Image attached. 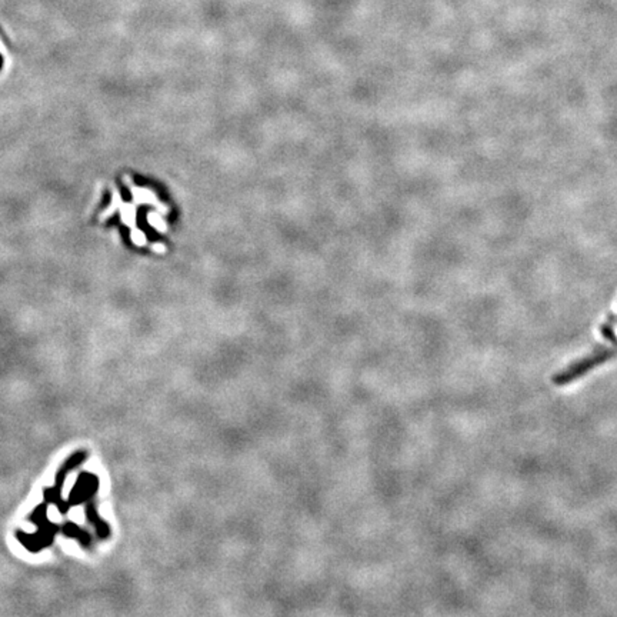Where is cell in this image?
Listing matches in <instances>:
<instances>
[{
	"label": "cell",
	"mask_w": 617,
	"mask_h": 617,
	"mask_svg": "<svg viewBox=\"0 0 617 617\" xmlns=\"http://www.w3.org/2000/svg\"><path fill=\"white\" fill-rule=\"evenodd\" d=\"M613 356H615V352H613V350L599 349V350L593 352L590 356H587V357H585V359L576 361L574 364H571L568 369H566L565 372H562V373L556 374V376L553 377V382L559 386L567 385V383H570V382H573V380L579 379L582 374L587 373L589 370H591L593 367H596L597 364H600V363H603V361L609 360L610 357H613Z\"/></svg>",
	"instance_id": "cell-1"
},
{
	"label": "cell",
	"mask_w": 617,
	"mask_h": 617,
	"mask_svg": "<svg viewBox=\"0 0 617 617\" xmlns=\"http://www.w3.org/2000/svg\"><path fill=\"white\" fill-rule=\"evenodd\" d=\"M601 330H603V336H604V337H607V339H609V340H612L613 343H617L616 336L613 334V329H612L610 326H607V325H606V326H603V327H601Z\"/></svg>",
	"instance_id": "cell-2"
},
{
	"label": "cell",
	"mask_w": 617,
	"mask_h": 617,
	"mask_svg": "<svg viewBox=\"0 0 617 617\" xmlns=\"http://www.w3.org/2000/svg\"><path fill=\"white\" fill-rule=\"evenodd\" d=\"M0 63H1V59H0Z\"/></svg>",
	"instance_id": "cell-3"
}]
</instances>
